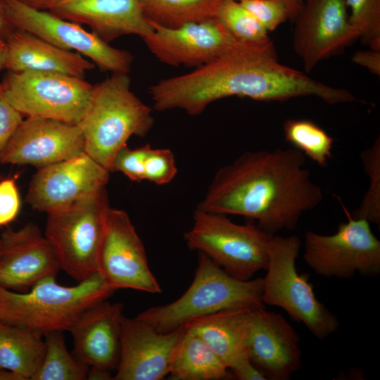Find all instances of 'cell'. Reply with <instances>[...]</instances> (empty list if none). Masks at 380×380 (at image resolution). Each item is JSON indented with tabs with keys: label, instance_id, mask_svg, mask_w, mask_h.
<instances>
[{
	"label": "cell",
	"instance_id": "cell-1",
	"mask_svg": "<svg viewBox=\"0 0 380 380\" xmlns=\"http://www.w3.org/2000/svg\"><path fill=\"white\" fill-rule=\"evenodd\" d=\"M148 92L156 110L179 109L192 116L230 96L262 101L315 96L328 104L356 101L346 89L327 85L280 63L270 39L241 42L189 72L157 82Z\"/></svg>",
	"mask_w": 380,
	"mask_h": 380
},
{
	"label": "cell",
	"instance_id": "cell-2",
	"mask_svg": "<svg viewBox=\"0 0 380 380\" xmlns=\"http://www.w3.org/2000/svg\"><path fill=\"white\" fill-rule=\"evenodd\" d=\"M298 149L249 151L215 173L197 208L257 221L270 236L293 230L323 201Z\"/></svg>",
	"mask_w": 380,
	"mask_h": 380
},
{
	"label": "cell",
	"instance_id": "cell-3",
	"mask_svg": "<svg viewBox=\"0 0 380 380\" xmlns=\"http://www.w3.org/2000/svg\"><path fill=\"white\" fill-rule=\"evenodd\" d=\"M153 123L151 108L132 91L128 73H112L94 85L77 126L83 134L84 152L111 172L115 156L129 138L146 136Z\"/></svg>",
	"mask_w": 380,
	"mask_h": 380
},
{
	"label": "cell",
	"instance_id": "cell-4",
	"mask_svg": "<svg viewBox=\"0 0 380 380\" xmlns=\"http://www.w3.org/2000/svg\"><path fill=\"white\" fill-rule=\"evenodd\" d=\"M114 291L99 272L72 286L58 284L56 277L42 279L26 292L0 286V322L43 335L69 331L82 313Z\"/></svg>",
	"mask_w": 380,
	"mask_h": 380
},
{
	"label": "cell",
	"instance_id": "cell-5",
	"mask_svg": "<svg viewBox=\"0 0 380 380\" xmlns=\"http://www.w3.org/2000/svg\"><path fill=\"white\" fill-rule=\"evenodd\" d=\"M262 278L239 279L199 253L195 276L188 289L174 302L148 308L136 317L157 331L167 333L192 319L232 309L264 308Z\"/></svg>",
	"mask_w": 380,
	"mask_h": 380
},
{
	"label": "cell",
	"instance_id": "cell-6",
	"mask_svg": "<svg viewBox=\"0 0 380 380\" xmlns=\"http://www.w3.org/2000/svg\"><path fill=\"white\" fill-rule=\"evenodd\" d=\"M301 244L296 235L270 237L262 300L264 304L282 308L292 319L322 340L338 329L339 322L316 297L308 277L298 272L296 261Z\"/></svg>",
	"mask_w": 380,
	"mask_h": 380
},
{
	"label": "cell",
	"instance_id": "cell-7",
	"mask_svg": "<svg viewBox=\"0 0 380 380\" xmlns=\"http://www.w3.org/2000/svg\"><path fill=\"white\" fill-rule=\"evenodd\" d=\"M272 236L252 223L239 224L225 215L196 208L184 234L189 249L204 253L230 275L248 280L266 270Z\"/></svg>",
	"mask_w": 380,
	"mask_h": 380
},
{
	"label": "cell",
	"instance_id": "cell-8",
	"mask_svg": "<svg viewBox=\"0 0 380 380\" xmlns=\"http://www.w3.org/2000/svg\"><path fill=\"white\" fill-rule=\"evenodd\" d=\"M106 189L67 209L47 214L44 236L61 270L77 282L99 272V256L109 208Z\"/></svg>",
	"mask_w": 380,
	"mask_h": 380
},
{
	"label": "cell",
	"instance_id": "cell-9",
	"mask_svg": "<svg viewBox=\"0 0 380 380\" xmlns=\"http://www.w3.org/2000/svg\"><path fill=\"white\" fill-rule=\"evenodd\" d=\"M10 103L23 116L77 125L94 85L82 77L46 72L8 71L0 83Z\"/></svg>",
	"mask_w": 380,
	"mask_h": 380
},
{
	"label": "cell",
	"instance_id": "cell-10",
	"mask_svg": "<svg viewBox=\"0 0 380 380\" xmlns=\"http://www.w3.org/2000/svg\"><path fill=\"white\" fill-rule=\"evenodd\" d=\"M329 235L312 231L305 233L303 259L317 274L325 277L350 279L356 273L365 277L380 272V241L370 223L351 216Z\"/></svg>",
	"mask_w": 380,
	"mask_h": 380
},
{
	"label": "cell",
	"instance_id": "cell-11",
	"mask_svg": "<svg viewBox=\"0 0 380 380\" xmlns=\"http://www.w3.org/2000/svg\"><path fill=\"white\" fill-rule=\"evenodd\" d=\"M4 4L8 18L15 29L32 33L64 50L80 53L101 71L129 72L134 61L129 51L110 46L81 25L19 0H4Z\"/></svg>",
	"mask_w": 380,
	"mask_h": 380
},
{
	"label": "cell",
	"instance_id": "cell-12",
	"mask_svg": "<svg viewBox=\"0 0 380 380\" xmlns=\"http://www.w3.org/2000/svg\"><path fill=\"white\" fill-rule=\"evenodd\" d=\"M110 172L82 151L68 159L39 167L33 175L27 203L47 214L82 203L106 189Z\"/></svg>",
	"mask_w": 380,
	"mask_h": 380
},
{
	"label": "cell",
	"instance_id": "cell-13",
	"mask_svg": "<svg viewBox=\"0 0 380 380\" xmlns=\"http://www.w3.org/2000/svg\"><path fill=\"white\" fill-rule=\"evenodd\" d=\"M99 272L115 291H162L149 268L144 244L128 214L122 210L109 207L107 210Z\"/></svg>",
	"mask_w": 380,
	"mask_h": 380
},
{
	"label": "cell",
	"instance_id": "cell-14",
	"mask_svg": "<svg viewBox=\"0 0 380 380\" xmlns=\"http://www.w3.org/2000/svg\"><path fill=\"white\" fill-rule=\"evenodd\" d=\"M295 18L293 48L306 72L359 39L344 0H305Z\"/></svg>",
	"mask_w": 380,
	"mask_h": 380
},
{
	"label": "cell",
	"instance_id": "cell-15",
	"mask_svg": "<svg viewBox=\"0 0 380 380\" xmlns=\"http://www.w3.org/2000/svg\"><path fill=\"white\" fill-rule=\"evenodd\" d=\"M151 25L153 31L143 40L158 60L171 66L201 67L241 42L216 18L175 28Z\"/></svg>",
	"mask_w": 380,
	"mask_h": 380
},
{
	"label": "cell",
	"instance_id": "cell-16",
	"mask_svg": "<svg viewBox=\"0 0 380 380\" xmlns=\"http://www.w3.org/2000/svg\"><path fill=\"white\" fill-rule=\"evenodd\" d=\"M84 151L77 125L39 118L23 120L0 154V163L42 167Z\"/></svg>",
	"mask_w": 380,
	"mask_h": 380
},
{
	"label": "cell",
	"instance_id": "cell-17",
	"mask_svg": "<svg viewBox=\"0 0 380 380\" xmlns=\"http://www.w3.org/2000/svg\"><path fill=\"white\" fill-rule=\"evenodd\" d=\"M61 270L56 253L39 227L28 223L0 236V286L26 292L37 281Z\"/></svg>",
	"mask_w": 380,
	"mask_h": 380
},
{
	"label": "cell",
	"instance_id": "cell-18",
	"mask_svg": "<svg viewBox=\"0 0 380 380\" xmlns=\"http://www.w3.org/2000/svg\"><path fill=\"white\" fill-rule=\"evenodd\" d=\"M184 327L161 333L135 317H123L120 355L115 380H160L169 374L174 350Z\"/></svg>",
	"mask_w": 380,
	"mask_h": 380
},
{
	"label": "cell",
	"instance_id": "cell-19",
	"mask_svg": "<svg viewBox=\"0 0 380 380\" xmlns=\"http://www.w3.org/2000/svg\"><path fill=\"white\" fill-rule=\"evenodd\" d=\"M248 355L267 379H289L301 367L300 337L280 314L255 309Z\"/></svg>",
	"mask_w": 380,
	"mask_h": 380
},
{
	"label": "cell",
	"instance_id": "cell-20",
	"mask_svg": "<svg viewBox=\"0 0 380 380\" xmlns=\"http://www.w3.org/2000/svg\"><path fill=\"white\" fill-rule=\"evenodd\" d=\"M47 10L87 25L107 43L129 34L143 39L153 31L143 13L141 0H56Z\"/></svg>",
	"mask_w": 380,
	"mask_h": 380
},
{
	"label": "cell",
	"instance_id": "cell-21",
	"mask_svg": "<svg viewBox=\"0 0 380 380\" xmlns=\"http://www.w3.org/2000/svg\"><path fill=\"white\" fill-rule=\"evenodd\" d=\"M123 317V305L106 300L85 310L68 331L73 339V355L89 367L116 369Z\"/></svg>",
	"mask_w": 380,
	"mask_h": 380
},
{
	"label": "cell",
	"instance_id": "cell-22",
	"mask_svg": "<svg viewBox=\"0 0 380 380\" xmlns=\"http://www.w3.org/2000/svg\"><path fill=\"white\" fill-rule=\"evenodd\" d=\"M5 42L4 69L8 71L56 72L83 78L95 68L81 54L24 30L14 29Z\"/></svg>",
	"mask_w": 380,
	"mask_h": 380
},
{
	"label": "cell",
	"instance_id": "cell-23",
	"mask_svg": "<svg viewBox=\"0 0 380 380\" xmlns=\"http://www.w3.org/2000/svg\"><path fill=\"white\" fill-rule=\"evenodd\" d=\"M254 310H222L192 319L184 328L198 336L232 370L250 360L249 341Z\"/></svg>",
	"mask_w": 380,
	"mask_h": 380
},
{
	"label": "cell",
	"instance_id": "cell-24",
	"mask_svg": "<svg viewBox=\"0 0 380 380\" xmlns=\"http://www.w3.org/2000/svg\"><path fill=\"white\" fill-rule=\"evenodd\" d=\"M44 335L28 328L0 322V369L31 380L42 362Z\"/></svg>",
	"mask_w": 380,
	"mask_h": 380
},
{
	"label": "cell",
	"instance_id": "cell-25",
	"mask_svg": "<svg viewBox=\"0 0 380 380\" xmlns=\"http://www.w3.org/2000/svg\"><path fill=\"white\" fill-rule=\"evenodd\" d=\"M228 369L198 336L184 329L168 375L173 380H220L229 376Z\"/></svg>",
	"mask_w": 380,
	"mask_h": 380
},
{
	"label": "cell",
	"instance_id": "cell-26",
	"mask_svg": "<svg viewBox=\"0 0 380 380\" xmlns=\"http://www.w3.org/2000/svg\"><path fill=\"white\" fill-rule=\"evenodd\" d=\"M221 0H141L143 13L151 25L175 28L190 23L215 18Z\"/></svg>",
	"mask_w": 380,
	"mask_h": 380
},
{
	"label": "cell",
	"instance_id": "cell-27",
	"mask_svg": "<svg viewBox=\"0 0 380 380\" xmlns=\"http://www.w3.org/2000/svg\"><path fill=\"white\" fill-rule=\"evenodd\" d=\"M45 352L40 367L31 380H85L89 367L68 351L63 331L44 334Z\"/></svg>",
	"mask_w": 380,
	"mask_h": 380
},
{
	"label": "cell",
	"instance_id": "cell-28",
	"mask_svg": "<svg viewBox=\"0 0 380 380\" xmlns=\"http://www.w3.org/2000/svg\"><path fill=\"white\" fill-rule=\"evenodd\" d=\"M289 143L320 167H326L332 158L334 139L321 127L309 120L289 119L284 124Z\"/></svg>",
	"mask_w": 380,
	"mask_h": 380
},
{
	"label": "cell",
	"instance_id": "cell-29",
	"mask_svg": "<svg viewBox=\"0 0 380 380\" xmlns=\"http://www.w3.org/2000/svg\"><path fill=\"white\" fill-rule=\"evenodd\" d=\"M215 18L238 40L261 42L270 38L268 32L237 0H221Z\"/></svg>",
	"mask_w": 380,
	"mask_h": 380
},
{
	"label": "cell",
	"instance_id": "cell-30",
	"mask_svg": "<svg viewBox=\"0 0 380 380\" xmlns=\"http://www.w3.org/2000/svg\"><path fill=\"white\" fill-rule=\"evenodd\" d=\"M365 173L369 177V187L360 205L351 214L357 219L380 225V138L378 137L369 148L360 155Z\"/></svg>",
	"mask_w": 380,
	"mask_h": 380
},
{
	"label": "cell",
	"instance_id": "cell-31",
	"mask_svg": "<svg viewBox=\"0 0 380 380\" xmlns=\"http://www.w3.org/2000/svg\"><path fill=\"white\" fill-rule=\"evenodd\" d=\"M348 19L359 32L362 42L380 51V0H344Z\"/></svg>",
	"mask_w": 380,
	"mask_h": 380
},
{
	"label": "cell",
	"instance_id": "cell-32",
	"mask_svg": "<svg viewBox=\"0 0 380 380\" xmlns=\"http://www.w3.org/2000/svg\"><path fill=\"white\" fill-rule=\"evenodd\" d=\"M177 172L175 156L168 148L149 146L144 165V180L158 185L170 183Z\"/></svg>",
	"mask_w": 380,
	"mask_h": 380
},
{
	"label": "cell",
	"instance_id": "cell-33",
	"mask_svg": "<svg viewBox=\"0 0 380 380\" xmlns=\"http://www.w3.org/2000/svg\"><path fill=\"white\" fill-rule=\"evenodd\" d=\"M239 1L267 32L274 30L286 20L291 19L290 11L284 0Z\"/></svg>",
	"mask_w": 380,
	"mask_h": 380
},
{
	"label": "cell",
	"instance_id": "cell-34",
	"mask_svg": "<svg viewBox=\"0 0 380 380\" xmlns=\"http://www.w3.org/2000/svg\"><path fill=\"white\" fill-rule=\"evenodd\" d=\"M149 146L137 148L123 146L115 157L112 172H120L134 182L144 180L145 159Z\"/></svg>",
	"mask_w": 380,
	"mask_h": 380
},
{
	"label": "cell",
	"instance_id": "cell-35",
	"mask_svg": "<svg viewBox=\"0 0 380 380\" xmlns=\"http://www.w3.org/2000/svg\"><path fill=\"white\" fill-rule=\"evenodd\" d=\"M20 209V198L14 178L0 181V227L13 221Z\"/></svg>",
	"mask_w": 380,
	"mask_h": 380
},
{
	"label": "cell",
	"instance_id": "cell-36",
	"mask_svg": "<svg viewBox=\"0 0 380 380\" xmlns=\"http://www.w3.org/2000/svg\"><path fill=\"white\" fill-rule=\"evenodd\" d=\"M23 117L7 100L0 84V154L23 121Z\"/></svg>",
	"mask_w": 380,
	"mask_h": 380
},
{
	"label": "cell",
	"instance_id": "cell-37",
	"mask_svg": "<svg viewBox=\"0 0 380 380\" xmlns=\"http://www.w3.org/2000/svg\"><path fill=\"white\" fill-rule=\"evenodd\" d=\"M351 59L353 62L367 68L370 72L380 75V51L371 49L357 51Z\"/></svg>",
	"mask_w": 380,
	"mask_h": 380
},
{
	"label": "cell",
	"instance_id": "cell-38",
	"mask_svg": "<svg viewBox=\"0 0 380 380\" xmlns=\"http://www.w3.org/2000/svg\"><path fill=\"white\" fill-rule=\"evenodd\" d=\"M232 371L235 377L240 380L267 379L262 372L253 365L250 360Z\"/></svg>",
	"mask_w": 380,
	"mask_h": 380
},
{
	"label": "cell",
	"instance_id": "cell-39",
	"mask_svg": "<svg viewBox=\"0 0 380 380\" xmlns=\"http://www.w3.org/2000/svg\"><path fill=\"white\" fill-rule=\"evenodd\" d=\"M14 29L8 18L4 0H0V38L6 39Z\"/></svg>",
	"mask_w": 380,
	"mask_h": 380
},
{
	"label": "cell",
	"instance_id": "cell-40",
	"mask_svg": "<svg viewBox=\"0 0 380 380\" xmlns=\"http://www.w3.org/2000/svg\"><path fill=\"white\" fill-rule=\"evenodd\" d=\"M89 380H109L113 379L111 371L101 367H90L87 373Z\"/></svg>",
	"mask_w": 380,
	"mask_h": 380
},
{
	"label": "cell",
	"instance_id": "cell-41",
	"mask_svg": "<svg viewBox=\"0 0 380 380\" xmlns=\"http://www.w3.org/2000/svg\"><path fill=\"white\" fill-rule=\"evenodd\" d=\"M289 7L291 20H295L297 15L303 8L304 0H284Z\"/></svg>",
	"mask_w": 380,
	"mask_h": 380
},
{
	"label": "cell",
	"instance_id": "cell-42",
	"mask_svg": "<svg viewBox=\"0 0 380 380\" xmlns=\"http://www.w3.org/2000/svg\"><path fill=\"white\" fill-rule=\"evenodd\" d=\"M20 1L37 9L47 10L49 5L56 0H19Z\"/></svg>",
	"mask_w": 380,
	"mask_h": 380
},
{
	"label": "cell",
	"instance_id": "cell-43",
	"mask_svg": "<svg viewBox=\"0 0 380 380\" xmlns=\"http://www.w3.org/2000/svg\"><path fill=\"white\" fill-rule=\"evenodd\" d=\"M6 53L5 39L0 38V70L4 69V59Z\"/></svg>",
	"mask_w": 380,
	"mask_h": 380
},
{
	"label": "cell",
	"instance_id": "cell-44",
	"mask_svg": "<svg viewBox=\"0 0 380 380\" xmlns=\"http://www.w3.org/2000/svg\"><path fill=\"white\" fill-rule=\"evenodd\" d=\"M237 1H240V0H237Z\"/></svg>",
	"mask_w": 380,
	"mask_h": 380
}]
</instances>
